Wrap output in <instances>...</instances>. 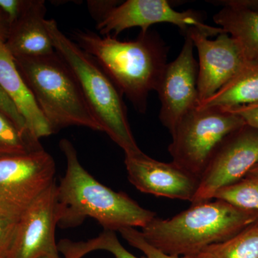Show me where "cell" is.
I'll use <instances>...</instances> for the list:
<instances>
[{"mask_svg":"<svg viewBox=\"0 0 258 258\" xmlns=\"http://www.w3.org/2000/svg\"><path fill=\"white\" fill-rule=\"evenodd\" d=\"M73 41L93 57L139 113L157 91L167 62L168 48L155 32H141L136 40L120 41L90 31H75Z\"/></svg>","mask_w":258,"mask_h":258,"instance_id":"cell-1","label":"cell"},{"mask_svg":"<svg viewBox=\"0 0 258 258\" xmlns=\"http://www.w3.org/2000/svg\"><path fill=\"white\" fill-rule=\"evenodd\" d=\"M59 146L66 160V174L57 185L58 225L62 228L76 227L91 217L104 230L142 229L157 217L155 212L142 208L126 194L113 191L97 181L81 165L69 140L62 139Z\"/></svg>","mask_w":258,"mask_h":258,"instance_id":"cell-2","label":"cell"},{"mask_svg":"<svg viewBox=\"0 0 258 258\" xmlns=\"http://www.w3.org/2000/svg\"><path fill=\"white\" fill-rule=\"evenodd\" d=\"M257 223L258 212L217 200L193 204L191 208L167 220L156 217L141 232L148 243L161 252L187 257Z\"/></svg>","mask_w":258,"mask_h":258,"instance_id":"cell-3","label":"cell"},{"mask_svg":"<svg viewBox=\"0 0 258 258\" xmlns=\"http://www.w3.org/2000/svg\"><path fill=\"white\" fill-rule=\"evenodd\" d=\"M45 27L57 53L69 66L79 83L93 118L125 154L141 152L131 129L123 96L98 62L58 28L55 20Z\"/></svg>","mask_w":258,"mask_h":258,"instance_id":"cell-4","label":"cell"},{"mask_svg":"<svg viewBox=\"0 0 258 258\" xmlns=\"http://www.w3.org/2000/svg\"><path fill=\"white\" fill-rule=\"evenodd\" d=\"M15 60L52 133L73 125L101 132L74 73L56 51Z\"/></svg>","mask_w":258,"mask_h":258,"instance_id":"cell-5","label":"cell"},{"mask_svg":"<svg viewBox=\"0 0 258 258\" xmlns=\"http://www.w3.org/2000/svg\"><path fill=\"white\" fill-rule=\"evenodd\" d=\"M244 125L240 116L227 110L197 107L171 133L172 141L168 150L172 162L200 180L222 142Z\"/></svg>","mask_w":258,"mask_h":258,"instance_id":"cell-6","label":"cell"},{"mask_svg":"<svg viewBox=\"0 0 258 258\" xmlns=\"http://www.w3.org/2000/svg\"><path fill=\"white\" fill-rule=\"evenodd\" d=\"M53 158L43 148L0 157V209L17 215L55 182Z\"/></svg>","mask_w":258,"mask_h":258,"instance_id":"cell-7","label":"cell"},{"mask_svg":"<svg viewBox=\"0 0 258 258\" xmlns=\"http://www.w3.org/2000/svg\"><path fill=\"white\" fill-rule=\"evenodd\" d=\"M157 23L172 24L184 33L189 28H196L208 37L225 32L218 27L204 23L200 15L192 10L176 11L166 0H127L113 8L96 28L102 36L116 37L127 29L140 28L141 32H147Z\"/></svg>","mask_w":258,"mask_h":258,"instance_id":"cell-8","label":"cell"},{"mask_svg":"<svg viewBox=\"0 0 258 258\" xmlns=\"http://www.w3.org/2000/svg\"><path fill=\"white\" fill-rule=\"evenodd\" d=\"M258 164V130L247 125L225 139L209 163L192 203L208 201L219 189L243 179Z\"/></svg>","mask_w":258,"mask_h":258,"instance_id":"cell-9","label":"cell"},{"mask_svg":"<svg viewBox=\"0 0 258 258\" xmlns=\"http://www.w3.org/2000/svg\"><path fill=\"white\" fill-rule=\"evenodd\" d=\"M182 49L166 64L157 92L161 103L159 119L170 133L183 117L199 106L198 62L194 57V43L185 35Z\"/></svg>","mask_w":258,"mask_h":258,"instance_id":"cell-10","label":"cell"},{"mask_svg":"<svg viewBox=\"0 0 258 258\" xmlns=\"http://www.w3.org/2000/svg\"><path fill=\"white\" fill-rule=\"evenodd\" d=\"M185 35L198 52L200 104L233 79L249 61L238 43L226 32L212 40L196 28H189Z\"/></svg>","mask_w":258,"mask_h":258,"instance_id":"cell-11","label":"cell"},{"mask_svg":"<svg viewBox=\"0 0 258 258\" xmlns=\"http://www.w3.org/2000/svg\"><path fill=\"white\" fill-rule=\"evenodd\" d=\"M60 220L55 181L22 213L8 258H37L59 254L55 238Z\"/></svg>","mask_w":258,"mask_h":258,"instance_id":"cell-12","label":"cell"},{"mask_svg":"<svg viewBox=\"0 0 258 258\" xmlns=\"http://www.w3.org/2000/svg\"><path fill=\"white\" fill-rule=\"evenodd\" d=\"M130 182L142 192L192 203L200 179L174 163L155 160L144 152L125 154Z\"/></svg>","mask_w":258,"mask_h":258,"instance_id":"cell-13","label":"cell"},{"mask_svg":"<svg viewBox=\"0 0 258 258\" xmlns=\"http://www.w3.org/2000/svg\"><path fill=\"white\" fill-rule=\"evenodd\" d=\"M46 7L42 0H28L18 20L8 29L5 46L16 57H38L55 52L45 27Z\"/></svg>","mask_w":258,"mask_h":258,"instance_id":"cell-14","label":"cell"},{"mask_svg":"<svg viewBox=\"0 0 258 258\" xmlns=\"http://www.w3.org/2000/svg\"><path fill=\"white\" fill-rule=\"evenodd\" d=\"M0 86L25 120L32 137L40 140L53 134L17 67L14 57L5 45L0 46Z\"/></svg>","mask_w":258,"mask_h":258,"instance_id":"cell-15","label":"cell"},{"mask_svg":"<svg viewBox=\"0 0 258 258\" xmlns=\"http://www.w3.org/2000/svg\"><path fill=\"white\" fill-rule=\"evenodd\" d=\"M223 8L214 15L218 28L240 45L246 58L258 63V1H219Z\"/></svg>","mask_w":258,"mask_h":258,"instance_id":"cell-16","label":"cell"},{"mask_svg":"<svg viewBox=\"0 0 258 258\" xmlns=\"http://www.w3.org/2000/svg\"><path fill=\"white\" fill-rule=\"evenodd\" d=\"M258 103V63L248 62L233 79L198 108L232 109Z\"/></svg>","mask_w":258,"mask_h":258,"instance_id":"cell-17","label":"cell"},{"mask_svg":"<svg viewBox=\"0 0 258 258\" xmlns=\"http://www.w3.org/2000/svg\"><path fill=\"white\" fill-rule=\"evenodd\" d=\"M185 258H258V223L229 240L211 244Z\"/></svg>","mask_w":258,"mask_h":258,"instance_id":"cell-18","label":"cell"},{"mask_svg":"<svg viewBox=\"0 0 258 258\" xmlns=\"http://www.w3.org/2000/svg\"><path fill=\"white\" fill-rule=\"evenodd\" d=\"M42 148L40 140L20 130L0 111V157L24 154Z\"/></svg>","mask_w":258,"mask_h":258,"instance_id":"cell-19","label":"cell"},{"mask_svg":"<svg viewBox=\"0 0 258 258\" xmlns=\"http://www.w3.org/2000/svg\"><path fill=\"white\" fill-rule=\"evenodd\" d=\"M95 250H105L113 254L114 258L137 257L129 252L120 244L114 231L104 230L101 235L86 242H73L70 240L66 245L67 253L71 258H82Z\"/></svg>","mask_w":258,"mask_h":258,"instance_id":"cell-20","label":"cell"},{"mask_svg":"<svg viewBox=\"0 0 258 258\" xmlns=\"http://www.w3.org/2000/svg\"><path fill=\"white\" fill-rule=\"evenodd\" d=\"M213 199L241 210L258 212V178L245 176L237 182L219 189Z\"/></svg>","mask_w":258,"mask_h":258,"instance_id":"cell-21","label":"cell"},{"mask_svg":"<svg viewBox=\"0 0 258 258\" xmlns=\"http://www.w3.org/2000/svg\"><path fill=\"white\" fill-rule=\"evenodd\" d=\"M21 215L0 209V258H8Z\"/></svg>","mask_w":258,"mask_h":258,"instance_id":"cell-22","label":"cell"},{"mask_svg":"<svg viewBox=\"0 0 258 258\" xmlns=\"http://www.w3.org/2000/svg\"><path fill=\"white\" fill-rule=\"evenodd\" d=\"M118 232L130 245L142 251L148 258H185L169 255L152 247L144 240L142 232L134 227H125L120 229Z\"/></svg>","mask_w":258,"mask_h":258,"instance_id":"cell-23","label":"cell"},{"mask_svg":"<svg viewBox=\"0 0 258 258\" xmlns=\"http://www.w3.org/2000/svg\"><path fill=\"white\" fill-rule=\"evenodd\" d=\"M0 111L6 115L10 120H11L20 130L30 134L28 128H27L25 120L20 114L13 102L10 101V98L7 96L1 86H0Z\"/></svg>","mask_w":258,"mask_h":258,"instance_id":"cell-24","label":"cell"},{"mask_svg":"<svg viewBox=\"0 0 258 258\" xmlns=\"http://www.w3.org/2000/svg\"><path fill=\"white\" fill-rule=\"evenodd\" d=\"M27 1L22 0H0V12L8 27L14 24L23 13Z\"/></svg>","mask_w":258,"mask_h":258,"instance_id":"cell-25","label":"cell"},{"mask_svg":"<svg viewBox=\"0 0 258 258\" xmlns=\"http://www.w3.org/2000/svg\"><path fill=\"white\" fill-rule=\"evenodd\" d=\"M119 4L118 1H96V0H90L87 1L88 10L91 16L99 23L103 20L110 11L115 6Z\"/></svg>","mask_w":258,"mask_h":258,"instance_id":"cell-26","label":"cell"},{"mask_svg":"<svg viewBox=\"0 0 258 258\" xmlns=\"http://www.w3.org/2000/svg\"><path fill=\"white\" fill-rule=\"evenodd\" d=\"M225 110L238 115L246 125L258 130V103Z\"/></svg>","mask_w":258,"mask_h":258,"instance_id":"cell-27","label":"cell"},{"mask_svg":"<svg viewBox=\"0 0 258 258\" xmlns=\"http://www.w3.org/2000/svg\"><path fill=\"white\" fill-rule=\"evenodd\" d=\"M8 29H9V27H8V24L0 22V46L4 45L6 42Z\"/></svg>","mask_w":258,"mask_h":258,"instance_id":"cell-28","label":"cell"},{"mask_svg":"<svg viewBox=\"0 0 258 258\" xmlns=\"http://www.w3.org/2000/svg\"><path fill=\"white\" fill-rule=\"evenodd\" d=\"M246 176L258 178V164H256V165L249 171L248 174H247Z\"/></svg>","mask_w":258,"mask_h":258,"instance_id":"cell-29","label":"cell"},{"mask_svg":"<svg viewBox=\"0 0 258 258\" xmlns=\"http://www.w3.org/2000/svg\"><path fill=\"white\" fill-rule=\"evenodd\" d=\"M37 258H62L61 257L60 254H44V255L40 256ZM64 258V257H63Z\"/></svg>","mask_w":258,"mask_h":258,"instance_id":"cell-30","label":"cell"},{"mask_svg":"<svg viewBox=\"0 0 258 258\" xmlns=\"http://www.w3.org/2000/svg\"><path fill=\"white\" fill-rule=\"evenodd\" d=\"M0 22H3V23H6V20H5V19L4 18V17H3V14H2L1 12H0ZM7 24H8V23H7Z\"/></svg>","mask_w":258,"mask_h":258,"instance_id":"cell-31","label":"cell"}]
</instances>
